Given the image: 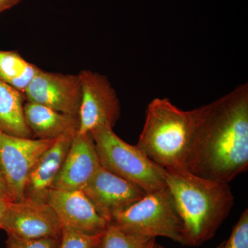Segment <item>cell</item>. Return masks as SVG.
I'll return each mask as SVG.
<instances>
[{"mask_svg":"<svg viewBox=\"0 0 248 248\" xmlns=\"http://www.w3.org/2000/svg\"><path fill=\"white\" fill-rule=\"evenodd\" d=\"M196 110L187 171L229 184L248 170V83Z\"/></svg>","mask_w":248,"mask_h":248,"instance_id":"obj_1","label":"cell"},{"mask_svg":"<svg viewBox=\"0 0 248 248\" xmlns=\"http://www.w3.org/2000/svg\"><path fill=\"white\" fill-rule=\"evenodd\" d=\"M164 170L166 186L184 224L187 246L203 244L213 237L234 206L229 184L187 170Z\"/></svg>","mask_w":248,"mask_h":248,"instance_id":"obj_2","label":"cell"},{"mask_svg":"<svg viewBox=\"0 0 248 248\" xmlns=\"http://www.w3.org/2000/svg\"><path fill=\"white\" fill-rule=\"evenodd\" d=\"M196 120V108L183 110L168 98H156L147 108L136 146L163 169L187 171Z\"/></svg>","mask_w":248,"mask_h":248,"instance_id":"obj_3","label":"cell"},{"mask_svg":"<svg viewBox=\"0 0 248 248\" xmlns=\"http://www.w3.org/2000/svg\"><path fill=\"white\" fill-rule=\"evenodd\" d=\"M109 223L128 234L147 239L164 236L187 246L184 224L168 187L146 194L112 215Z\"/></svg>","mask_w":248,"mask_h":248,"instance_id":"obj_4","label":"cell"},{"mask_svg":"<svg viewBox=\"0 0 248 248\" xmlns=\"http://www.w3.org/2000/svg\"><path fill=\"white\" fill-rule=\"evenodd\" d=\"M101 165L136 186L145 193L166 188L164 169L146 156L137 146L119 138L112 128L91 133Z\"/></svg>","mask_w":248,"mask_h":248,"instance_id":"obj_5","label":"cell"},{"mask_svg":"<svg viewBox=\"0 0 248 248\" xmlns=\"http://www.w3.org/2000/svg\"><path fill=\"white\" fill-rule=\"evenodd\" d=\"M81 99L78 133L112 128L120 117V99L107 77L84 70L79 73Z\"/></svg>","mask_w":248,"mask_h":248,"instance_id":"obj_6","label":"cell"},{"mask_svg":"<svg viewBox=\"0 0 248 248\" xmlns=\"http://www.w3.org/2000/svg\"><path fill=\"white\" fill-rule=\"evenodd\" d=\"M56 140L19 138L0 130V167L15 202L24 198L31 171Z\"/></svg>","mask_w":248,"mask_h":248,"instance_id":"obj_7","label":"cell"},{"mask_svg":"<svg viewBox=\"0 0 248 248\" xmlns=\"http://www.w3.org/2000/svg\"><path fill=\"white\" fill-rule=\"evenodd\" d=\"M10 237L35 239L60 237L62 227L53 209L45 201L24 197L8 204L1 223Z\"/></svg>","mask_w":248,"mask_h":248,"instance_id":"obj_8","label":"cell"},{"mask_svg":"<svg viewBox=\"0 0 248 248\" xmlns=\"http://www.w3.org/2000/svg\"><path fill=\"white\" fill-rule=\"evenodd\" d=\"M26 101L66 115H79L81 84L79 75L39 70L24 93Z\"/></svg>","mask_w":248,"mask_h":248,"instance_id":"obj_9","label":"cell"},{"mask_svg":"<svg viewBox=\"0 0 248 248\" xmlns=\"http://www.w3.org/2000/svg\"><path fill=\"white\" fill-rule=\"evenodd\" d=\"M46 202L56 214L62 228L90 235L104 234L108 222L81 190L50 189Z\"/></svg>","mask_w":248,"mask_h":248,"instance_id":"obj_10","label":"cell"},{"mask_svg":"<svg viewBox=\"0 0 248 248\" xmlns=\"http://www.w3.org/2000/svg\"><path fill=\"white\" fill-rule=\"evenodd\" d=\"M81 191L108 223L112 215L133 205L146 195L136 186L102 166Z\"/></svg>","mask_w":248,"mask_h":248,"instance_id":"obj_11","label":"cell"},{"mask_svg":"<svg viewBox=\"0 0 248 248\" xmlns=\"http://www.w3.org/2000/svg\"><path fill=\"white\" fill-rule=\"evenodd\" d=\"M101 166L91 133H77L51 189L81 190Z\"/></svg>","mask_w":248,"mask_h":248,"instance_id":"obj_12","label":"cell"},{"mask_svg":"<svg viewBox=\"0 0 248 248\" xmlns=\"http://www.w3.org/2000/svg\"><path fill=\"white\" fill-rule=\"evenodd\" d=\"M76 134L60 137L42 154L28 179L24 197L46 202L47 193L58 177Z\"/></svg>","mask_w":248,"mask_h":248,"instance_id":"obj_13","label":"cell"},{"mask_svg":"<svg viewBox=\"0 0 248 248\" xmlns=\"http://www.w3.org/2000/svg\"><path fill=\"white\" fill-rule=\"evenodd\" d=\"M24 118L33 138L55 140L63 135L78 133L79 117L66 115L50 108L27 102Z\"/></svg>","mask_w":248,"mask_h":248,"instance_id":"obj_14","label":"cell"},{"mask_svg":"<svg viewBox=\"0 0 248 248\" xmlns=\"http://www.w3.org/2000/svg\"><path fill=\"white\" fill-rule=\"evenodd\" d=\"M24 93L0 80V130L23 138H33L24 118Z\"/></svg>","mask_w":248,"mask_h":248,"instance_id":"obj_15","label":"cell"},{"mask_svg":"<svg viewBox=\"0 0 248 248\" xmlns=\"http://www.w3.org/2000/svg\"><path fill=\"white\" fill-rule=\"evenodd\" d=\"M40 68L16 51L0 50V80L24 93Z\"/></svg>","mask_w":248,"mask_h":248,"instance_id":"obj_16","label":"cell"},{"mask_svg":"<svg viewBox=\"0 0 248 248\" xmlns=\"http://www.w3.org/2000/svg\"><path fill=\"white\" fill-rule=\"evenodd\" d=\"M151 239L124 232L109 223L103 235L101 248H146Z\"/></svg>","mask_w":248,"mask_h":248,"instance_id":"obj_17","label":"cell"},{"mask_svg":"<svg viewBox=\"0 0 248 248\" xmlns=\"http://www.w3.org/2000/svg\"><path fill=\"white\" fill-rule=\"evenodd\" d=\"M103 235H90L62 228L59 248H101Z\"/></svg>","mask_w":248,"mask_h":248,"instance_id":"obj_18","label":"cell"},{"mask_svg":"<svg viewBox=\"0 0 248 248\" xmlns=\"http://www.w3.org/2000/svg\"><path fill=\"white\" fill-rule=\"evenodd\" d=\"M222 248H248V210L246 209Z\"/></svg>","mask_w":248,"mask_h":248,"instance_id":"obj_19","label":"cell"},{"mask_svg":"<svg viewBox=\"0 0 248 248\" xmlns=\"http://www.w3.org/2000/svg\"><path fill=\"white\" fill-rule=\"evenodd\" d=\"M60 237H45L35 239H21L8 236L6 248H59Z\"/></svg>","mask_w":248,"mask_h":248,"instance_id":"obj_20","label":"cell"},{"mask_svg":"<svg viewBox=\"0 0 248 248\" xmlns=\"http://www.w3.org/2000/svg\"><path fill=\"white\" fill-rule=\"evenodd\" d=\"M0 197L8 201H14L8 187L7 183L5 180L1 167H0Z\"/></svg>","mask_w":248,"mask_h":248,"instance_id":"obj_21","label":"cell"},{"mask_svg":"<svg viewBox=\"0 0 248 248\" xmlns=\"http://www.w3.org/2000/svg\"><path fill=\"white\" fill-rule=\"evenodd\" d=\"M22 1V0H0V15L7 10L12 9Z\"/></svg>","mask_w":248,"mask_h":248,"instance_id":"obj_22","label":"cell"},{"mask_svg":"<svg viewBox=\"0 0 248 248\" xmlns=\"http://www.w3.org/2000/svg\"><path fill=\"white\" fill-rule=\"evenodd\" d=\"M9 202L11 201L6 200L0 197V229L1 228V223Z\"/></svg>","mask_w":248,"mask_h":248,"instance_id":"obj_23","label":"cell"},{"mask_svg":"<svg viewBox=\"0 0 248 248\" xmlns=\"http://www.w3.org/2000/svg\"><path fill=\"white\" fill-rule=\"evenodd\" d=\"M155 246H156L155 238H153V239L150 240L149 242H148V245H147L146 248H155Z\"/></svg>","mask_w":248,"mask_h":248,"instance_id":"obj_24","label":"cell"},{"mask_svg":"<svg viewBox=\"0 0 248 248\" xmlns=\"http://www.w3.org/2000/svg\"><path fill=\"white\" fill-rule=\"evenodd\" d=\"M155 248H165L163 247V246H161V245L156 244V246H155Z\"/></svg>","mask_w":248,"mask_h":248,"instance_id":"obj_25","label":"cell"},{"mask_svg":"<svg viewBox=\"0 0 248 248\" xmlns=\"http://www.w3.org/2000/svg\"><path fill=\"white\" fill-rule=\"evenodd\" d=\"M216 248H222V244L220 245V246H218V247H217Z\"/></svg>","mask_w":248,"mask_h":248,"instance_id":"obj_26","label":"cell"}]
</instances>
